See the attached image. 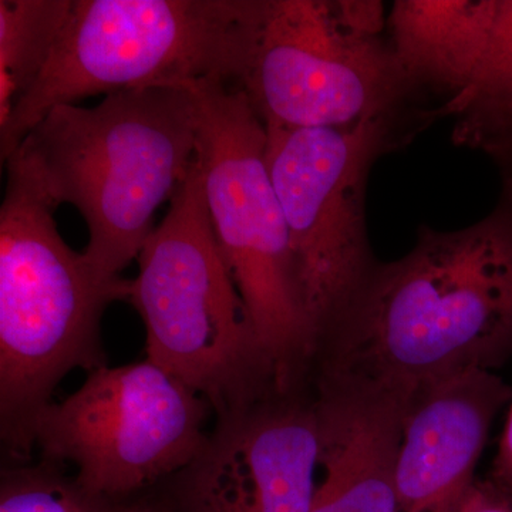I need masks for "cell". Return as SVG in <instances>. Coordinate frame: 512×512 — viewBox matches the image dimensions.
Returning <instances> with one entry per match:
<instances>
[{"instance_id": "cell-1", "label": "cell", "mask_w": 512, "mask_h": 512, "mask_svg": "<svg viewBox=\"0 0 512 512\" xmlns=\"http://www.w3.org/2000/svg\"><path fill=\"white\" fill-rule=\"evenodd\" d=\"M512 356V197L458 231L421 227L412 251L373 265L320 333L311 376L352 377L392 389Z\"/></svg>"}, {"instance_id": "cell-13", "label": "cell", "mask_w": 512, "mask_h": 512, "mask_svg": "<svg viewBox=\"0 0 512 512\" xmlns=\"http://www.w3.org/2000/svg\"><path fill=\"white\" fill-rule=\"evenodd\" d=\"M498 0H397L389 16L392 52L410 86L464 92L487 49Z\"/></svg>"}, {"instance_id": "cell-18", "label": "cell", "mask_w": 512, "mask_h": 512, "mask_svg": "<svg viewBox=\"0 0 512 512\" xmlns=\"http://www.w3.org/2000/svg\"><path fill=\"white\" fill-rule=\"evenodd\" d=\"M487 478L512 495V399L497 454H495L493 466H491Z\"/></svg>"}, {"instance_id": "cell-4", "label": "cell", "mask_w": 512, "mask_h": 512, "mask_svg": "<svg viewBox=\"0 0 512 512\" xmlns=\"http://www.w3.org/2000/svg\"><path fill=\"white\" fill-rule=\"evenodd\" d=\"M268 0H73L43 72L0 127L2 164L55 107L247 76Z\"/></svg>"}, {"instance_id": "cell-14", "label": "cell", "mask_w": 512, "mask_h": 512, "mask_svg": "<svg viewBox=\"0 0 512 512\" xmlns=\"http://www.w3.org/2000/svg\"><path fill=\"white\" fill-rule=\"evenodd\" d=\"M72 8L73 0H0V127L45 69Z\"/></svg>"}, {"instance_id": "cell-16", "label": "cell", "mask_w": 512, "mask_h": 512, "mask_svg": "<svg viewBox=\"0 0 512 512\" xmlns=\"http://www.w3.org/2000/svg\"><path fill=\"white\" fill-rule=\"evenodd\" d=\"M116 503L42 458L3 464L0 474V512H114Z\"/></svg>"}, {"instance_id": "cell-6", "label": "cell", "mask_w": 512, "mask_h": 512, "mask_svg": "<svg viewBox=\"0 0 512 512\" xmlns=\"http://www.w3.org/2000/svg\"><path fill=\"white\" fill-rule=\"evenodd\" d=\"M197 158L222 258L282 389L309 375L315 335L296 284L288 228L266 164V128L239 87L205 82Z\"/></svg>"}, {"instance_id": "cell-5", "label": "cell", "mask_w": 512, "mask_h": 512, "mask_svg": "<svg viewBox=\"0 0 512 512\" xmlns=\"http://www.w3.org/2000/svg\"><path fill=\"white\" fill-rule=\"evenodd\" d=\"M137 261L128 302L146 326L147 360L215 419L284 390L218 248L197 157Z\"/></svg>"}, {"instance_id": "cell-7", "label": "cell", "mask_w": 512, "mask_h": 512, "mask_svg": "<svg viewBox=\"0 0 512 512\" xmlns=\"http://www.w3.org/2000/svg\"><path fill=\"white\" fill-rule=\"evenodd\" d=\"M375 0H268L239 89L265 126L348 127L384 119L406 77Z\"/></svg>"}, {"instance_id": "cell-3", "label": "cell", "mask_w": 512, "mask_h": 512, "mask_svg": "<svg viewBox=\"0 0 512 512\" xmlns=\"http://www.w3.org/2000/svg\"><path fill=\"white\" fill-rule=\"evenodd\" d=\"M18 154L53 204H70L89 228L82 252L109 276L138 258L153 218L197 157L191 89L156 87L107 94L99 106L62 104L26 136Z\"/></svg>"}, {"instance_id": "cell-19", "label": "cell", "mask_w": 512, "mask_h": 512, "mask_svg": "<svg viewBox=\"0 0 512 512\" xmlns=\"http://www.w3.org/2000/svg\"><path fill=\"white\" fill-rule=\"evenodd\" d=\"M114 512H178L157 488L117 501Z\"/></svg>"}, {"instance_id": "cell-12", "label": "cell", "mask_w": 512, "mask_h": 512, "mask_svg": "<svg viewBox=\"0 0 512 512\" xmlns=\"http://www.w3.org/2000/svg\"><path fill=\"white\" fill-rule=\"evenodd\" d=\"M312 384L322 458L311 512H400L394 463L409 392L350 377Z\"/></svg>"}, {"instance_id": "cell-9", "label": "cell", "mask_w": 512, "mask_h": 512, "mask_svg": "<svg viewBox=\"0 0 512 512\" xmlns=\"http://www.w3.org/2000/svg\"><path fill=\"white\" fill-rule=\"evenodd\" d=\"M265 128L266 164L316 348L375 265L365 190L370 165L386 144V117L348 127Z\"/></svg>"}, {"instance_id": "cell-11", "label": "cell", "mask_w": 512, "mask_h": 512, "mask_svg": "<svg viewBox=\"0 0 512 512\" xmlns=\"http://www.w3.org/2000/svg\"><path fill=\"white\" fill-rule=\"evenodd\" d=\"M512 389L491 370L421 383L404 402L394 463L400 512H457Z\"/></svg>"}, {"instance_id": "cell-17", "label": "cell", "mask_w": 512, "mask_h": 512, "mask_svg": "<svg viewBox=\"0 0 512 512\" xmlns=\"http://www.w3.org/2000/svg\"><path fill=\"white\" fill-rule=\"evenodd\" d=\"M457 512H512V495L490 478H476L458 505Z\"/></svg>"}, {"instance_id": "cell-15", "label": "cell", "mask_w": 512, "mask_h": 512, "mask_svg": "<svg viewBox=\"0 0 512 512\" xmlns=\"http://www.w3.org/2000/svg\"><path fill=\"white\" fill-rule=\"evenodd\" d=\"M466 143L495 150L512 138V0H498L493 30L473 82L451 99Z\"/></svg>"}, {"instance_id": "cell-10", "label": "cell", "mask_w": 512, "mask_h": 512, "mask_svg": "<svg viewBox=\"0 0 512 512\" xmlns=\"http://www.w3.org/2000/svg\"><path fill=\"white\" fill-rule=\"evenodd\" d=\"M303 386L215 420L200 453L157 490L178 512H311L322 426Z\"/></svg>"}, {"instance_id": "cell-2", "label": "cell", "mask_w": 512, "mask_h": 512, "mask_svg": "<svg viewBox=\"0 0 512 512\" xmlns=\"http://www.w3.org/2000/svg\"><path fill=\"white\" fill-rule=\"evenodd\" d=\"M0 207V434L9 463L30 461L36 417L74 369L106 365L100 323L131 281L96 271L57 231L32 168L12 154Z\"/></svg>"}, {"instance_id": "cell-20", "label": "cell", "mask_w": 512, "mask_h": 512, "mask_svg": "<svg viewBox=\"0 0 512 512\" xmlns=\"http://www.w3.org/2000/svg\"><path fill=\"white\" fill-rule=\"evenodd\" d=\"M495 153L501 154V156L505 157L507 163L510 164L511 167V191L510 195H512V138L510 140L505 141L504 144H501L500 147L495 148Z\"/></svg>"}, {"instance_id": "cell-8", "label": "cell", "mask_w": 512, "mask_h": 512, "mask_svg": "<svg viewBox=\"0 0 512 512\" xmlns=\"http://www.w3.org/2000/svg\"><path fill=\"white\" fill-rule=\"evenodd\" d=\"M210 404L150 360L93 370L33 426L40 458L72 464L93 493L120 501L160 487L207 441Z\"/></svg>"}]
</instances>
